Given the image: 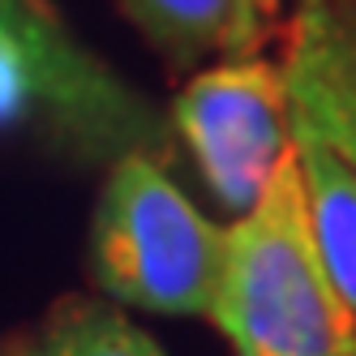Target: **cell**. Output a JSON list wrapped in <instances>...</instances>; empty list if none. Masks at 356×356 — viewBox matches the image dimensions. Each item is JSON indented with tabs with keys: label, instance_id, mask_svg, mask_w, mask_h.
I'll list each match as a JSON object with an SVG mask.
<instances>
[{
	"label": "cell",
	"instance_id": "7a4b0ae2",
	"mask_svg": "<svg viewBox=\"0 0 356 356\" xmlns=\"http://www.w3.org/2000/svg\"><path fill=\"white\" fill-rule=\"evenodd\" d=\"M227 227L211 223L168 163L124 155L108 168L90 223V275L104 296L146 314L211 318Z\"/></svg>",
	"mask_w": 356,
	"mask_h": 356
},
{
	"label": "cell",
	"instance_id": "6da1fadb",
	"mask_svg": "<svg viewBox=\"0 0 356 356\" xmlns=\"http://www.w3.org/2000/svg\"><path fill=\"white\" fill-rule=\"evenodd\" d=\"M211 322L236 356H356V322L318 262L292 150L227 227Z\"/></svg>",
	"mask_w": 356,
	"mask_h": 356
},
{
	"label": "cell",
	"instance_id": "5b68a950",
	"mask_svg": "<svg viewBox=\"0 0 356 356\" xmlns=\"http://www.w3.org/2000/svg\"><path fill=\"white\" fill-rule=\"evenodd\" d=\"M279 69L292 116L356 168V0H296Z\"/></svg>",
	"mask_w": 356,
	"mask_h": 356
},
{
	"label": "cell",
	"instance_id": "30bf717a",
	"mask_svg": "<svg viewBox=\"0 0 356 356\" xmlns=\"http://www.w3.org/2000/svg\"><path fill=\"white\" fill-rule=\"evenodd\" d=\"M258 5H262V13H266V17H275V13H279V5H284V0H258Z\"/></svg>",
	"mask_w": 356,
	"mask_h": 356
},
{
	"label": "cell",
	"instance_id": "9c48e42d",
	"mask_svg": "<svg viewBox=\"0 0 356 356\" xmlns=\"http://www.w3.org/2000/svg\"><path fill=\"white\" fill-rule=\"evenodd\" d=\"M39 120V86L31 65L22 60L17 52L0 47V124L13 120Z\"/></svg>",
	"mask_w": 356,
	"mask_h": 356
},
{
	"label": "cell",
	"instance_id": "52a82bcc",
	"mask_svg": "<svg viewBox=\"0 0 356 356\" xmlns=\"http://www.w3.org/2000/svg\"><path fill=\"white\" fill-rule=\"evenodd\" d=\"M292 155L300 172L318 262L356 322V168L296 116H292Z\"/></svg>",
	"mask_w": 356,
	"mask_h": 356
},
{
	"label": "cell",
	"instance_id": "ba28073f",
	"mask_svg": "<svg viewBox=\"0 0 356 356\" xmlns=\"http://www.w3.org/2000/svg\"><path fill=\"white\" fill-rule=\"evenodd\" d=\"M22 356H168V352L116 305L69 296L47 314V322L22 348Z\"/></svg>",
	"mask_w": 356,
	"mask_h": 356
},
{
	"label": "cell",
	"instance_id": "3957f363",
	"mask_svg": "<svg viewBox=\"0 0 356 356\" xmlns=\"http://www.w3.org/2000/svg\"><path fill=\"white\" fill-rule=\"evenodd\" d=\"M0 47L31 65L39 86V120L56 146L82 163L112 168L124 155L172 159V124L112 73L90 47L65 31L43 0H0Z\"/></svg>",
	"mask_w": 356,
	"mask_h": 356
},
{
	"label": "cell",
	"instance_id": "8992f818",
	"mask_svg": "<svg viewBox=\"0 0 356 356\" xmlns=\"http://www.w3.org/2000/svg\"><path fill=\"white\" fill-rule=\"evenodd\" d=\"M120 9L176 69L262 56L270 31L258 0H120Z\"/></svg>",
	"mask_w": 356,
	"mask_h": 356
},
{
	"label": "cell",
	"instance_id": "277c9868",
	"mask_svg": "<svg viewBox=\"0 0 356 356\" xmlns=\"http://www.w3.org/2000/svg\"><path fill=\"white\" fill-rule=\"evenodd\" d=\"M172 138H181L197 176L227 215L258 207L292 150V104L284 69L266 56L219 60L193 73L172 99Z\"/></svg>",
	"mask_w": 356,
	"mask_h": 356
}]
</instances>
